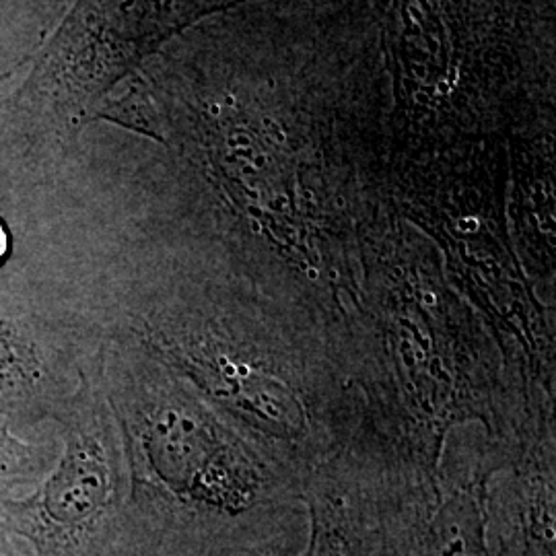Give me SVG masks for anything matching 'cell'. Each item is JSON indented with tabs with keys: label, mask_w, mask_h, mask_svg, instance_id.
Listing matches in <instances>:
<instances>
[{
	"label": "cell",
	"mask_w": 556,
	"mask_h": 556,
	"mask_svg": "<svg viewBox=\"0 0 556 556\" xmlns=\"http://www.w3.org/2000/svg\"><path fill=\"white\" fill-rule=\"evenodd\" d=\"M219 431L213 418L186 402L161 404L147 417L144 452L151 472L174 497L169 505L227 519L275 509L270 486Z\"/></svg>",
	"instance_id": "3"
},
{
	"label": "cell",
	"mask_w": 556,
	"mask_h": 556,
	"mask_svg": "<svg viewBox=\"0 0 556 556\" xmlns=\"http://www.w3.org/2000/svg\"><path fill=\"white\" fill-rule=\"evenodd\" d=\"M11 254V231L7 227V223L0 219V266L4 264V260Z\"/></svg>",
	"instance_id": "11"
},
{
	"label": "cell",
	"mask_w": 556,
	"mask_h": 556,
	"mask_svg": "<svg viewBox=\"0 0 556 556\" xmlns=\"http://www.w3.org/2000/svg\"><path fill=\"white\" fill-rule=\"evenodd\" d=\"M376 498L351 486L324 484L309 495V536L298 556H371Z\"/></svg>",
	"instance_id": "7"
},
{
	"label": "cell",
	"mask_w": 556,
	"mask_h": 556,
	"mask_svg": "<svg viewBox=\"0 0 556 556\" xmlns=\"http://www.w3.org/2000/svg\"><path fill=\"white\" fill-rule=\"evenodd\" d=\"M392 87L388 132H497L555 85V0H369Z\"/></svg>",
	"instance_id": "2"
},
{
	"label": "cell",
	"mask_w": 556,
	"mask_h": 556,
	"mask_svg": "<svg viewBox=\"0 0 556 556\" xmlns=\"http://www.w3.org/2000/svg\"><path fill=\"white\" fill-rule=\"evenodd\" d=\"M495 532L497 556H555V498L546 484H532L509 501Z\"/></svg>",
	"instance_id": "8"
},
{
	"label": "cell",
	"mask_w": 556,
	"mask_h": 556,
	"mask_svg": "<svg viewBox=\"0 0 556 556\" xmlns=\"http://www.w3.org/2000/svg\"><path fill=\"white\" fill-rule=\"evenodd\" d=\"M371 556H493L484 478L378 498Z\"/></svg>",
	"instance_id": "5"
},
{
	"label": "cell",
	"mask_w": 556,
	"mask_h": 556,
	"mask_svg": "<svg viewBox=\"0 0 556 556\" xmlns=\"http://www.w3.org/2000/svg\"><path fill=\"white\" fill-rule=\"evenodd\" d=\"M256 0H93L98 85L114 79L190 23Z\"/></svg>",
	"instance_id": "6"
},
{
	"label": "cell",
	"mask_w": 556,
	"mask_h": 556,
	"mask_svg": "<svg viewBox=\"0 0 556 556\" xmlns=\"http://www.w3.org/2000/svg\"><path fill=\"white\" fill-rule=\"evenodd\" d=\"M186 101L192 144L236 229L319 268L342 250L355 174L390 119L374 27L351 11H236Z\"/></svg>",
	"instance_id": "1"
},
{
	"label": "cell",
	"mask_w": 556,
	"mask_h": 556,
	"mask_svg": "<svg viewBox=\"0 0 556 556\" xmlns=\"http://www.w3.org/2000/svg\"><path fill=\"white\" fill-rule=\"evenodd\" d=\"M0 556H29L25 555L23 551H20L13 542H11V538H9V532L0 526Z\"/></svg>",
	"instance_id": "10"
},
{
	"label": "cell",
	"mask_w": 556,
	"mask_h": 556,
	"mask_svg": "<svg viewBox=\"0 0 556 556\" xmlns=\"http://www.w3.org/2000/svg\"><path fill=\"white\" fill-rule=\"evenodd\" d=\"M301 544V523L278 509L227 519L147 503L100 556H298Z\"/></svg>",
	"instance_id": "4"
},
{
	"label": "cell",
	"mask_w": 556,
	"mask_h": 556,
	"mask_svg": "<svg viewBox=\"0 0 556 556\" xmlns=\"http://www.w3.org/2000/svg\"><path fill=\"white\" fill-rule=\"evenodd\" d=\"M38 361L31 346L4 321H0V394L31 381Z\"/></svg>",
	"instance_id": "9"
}]
</instances>
